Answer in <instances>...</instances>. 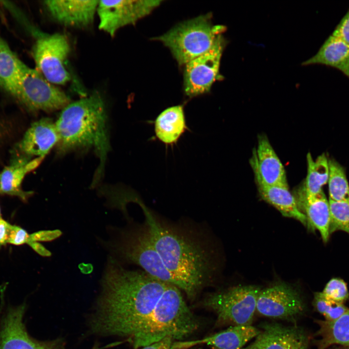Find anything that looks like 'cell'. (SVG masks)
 Returning a JSON list of instances; mask_svg holds the SVG:
<instances>
[{
  "mask_svg": "<svg viewBox=\"0 0 349 349\" xmlns=\"http://www.w3.org/2000/svg\"><path fill=\"white\" fill-rule=\"evenodd\" d=\"M101 286L90 321L93 333L126 337L138 349L168 336L182 341L200 326L177 287L142 270L126 269L112 257Z\"/></svg>",
  "mask_w": 349,
  "mask_h": 349,
  "instance_id": "cell-1",
  "label": "cell"
},
{
  "mask_svg": "<svg viewBox=\"0 0 349 349\" xmlns=\"http://www.w3.org/2000/svg\"><path fill=\"white\" fill-rule=\"evenodd\" d=\"M140 204L155 247L176 287L194 300L211 283L215 268L206 232L192 225L164 221L143 202Z\"/></svg>",
  "mask_w": 349,
  "mask_h": 349,
  "instance_id": "cell-2",
  "label": "cell"
},
{
  "mask_svg": "<svg viewBox=\"0 0 349 349\" xmlns=\"http://www.w3.org/2000/svg\"><path fill=\"white\" fill-rule=\"evenodd\" d=\"M104 101L98 93L69 103L55 123L60 153L93 147L100 159L93 185L102 175L110 146Z\"/></svg>",
  "mask_w": 349,
  "mask_h": 349,
  "instance_id": "cell-3",
  "label": "cell"
},
{
  "mask_svg": "<svg viewBox=\"0 0 349 349\" xmlns=\"http://www.w3.org/2000/svg\"><path fill=\"white\" fill-rule=\"evenodd\" d=\"M107 245L122 261L139 266L150 276L176 286L155 247L145 221L119 230L116 238Z\"/></svg>",
  "mask_w": 349,
  "mask_h": 349,
  "instance_id": "cell-4",
  "label": "cell"
},
{
  "mask_svg": "<svg viewBox=\"0 0 349 349\" xmlns=\"http://www.w3.org/2000/svg\"><path fill=\"white\" fill-rule=\"evenodd\" d=\"M225 30L224 26L212 23L208 14L180 23L155 39L170 49L180 65H185L209 50Z\"/></svg>",
  "mask_w": 349,
  "mask_h": 349,
  "instance_id": "cell-5",
  "label": "cell"
},
{
  "mask_svg": "<svg viewBox=\"0 0 349 349\" xmlns=\"http://www.w3.org/2000/svg\"><path fill=\"white\" fill-rule=\"evenodd\" d=\"M260 290L254 286H234L209 293L202 304L215 313L217 325H251Z\"/></svg>",
  "mask_w": 349,
  "mask_h": 349,
  "instance_id": "cell-6",
  "label": "cell"
},
{
  "mask_svg": "<svg viewBox=\"0 0 349 349\" xmlns=\"http://www.w3.org/2000/svg\"><path fill=\"white\" fill-rule=\"evenodd\" d=\"M28 109L50 112L63 109L70 99L36 69L24 64L13 95Z\"/></svg>",
  "mask_w": 349,
  "mask_h": 349,
  "instance_id": "cell-7",
  "label": "cell"
},
{
  "mask_svg": "<svg viewBox=\"0 0 349 349\" xmlns=\"http://www.w3.org/2000/svg\"><path fill=\"white\" fill-rule=\"evenodd\" d=\"M69 42L63 34L42 35L36 40L32 54L36 70L49 83L64 85L71 79L67 68Z\"/></svg>",
  "mask_w": 349,
  "mask_h": 349,
  "instance_id": "cell-8",
  "label": "cell"
},
{
  "mask_svg": "<svg viewBox=\"0 0 349 349\" xmlns=\"http://www.w3.org/2000/svg\"><path fill=\"white\" fill-rule=\"evenodd\" d=\"M226 44L221 35L209 50L185 65L184 87L187 96L192 97L208 93L215 81L223 79L220 66Z\"/></svg>",
  "mask_w": 349,
  "mask_h": 349,
  "instance_id": "cell-9",
  "label": "cell"
},
{
  "mask_svg": "<svg viewBox=\"0 0 349 349\" xmlns=\"http://www.w3.org/2000/svg\"><path fill=\"white\" fill-rule=\"evenodd\" d=\"M306 310L300 293L283 283L261 290L257 300L256 311L270 318L295 323Z\"/></svg>",
  "mask_w": 349,
  "mask_h": 349,
  "instance_id": "cell-10",
  "label": "cell"
},
{
  "mask_svg": "<svg viewBox=\"0 0 349 349\" xmlns=\"http://www.w3.org/2000/svg\"><path fill=\"white\" fill-rule=\"evenodd\" d=\"M160 0H99V28L113 36L121 28L135 24L158 7Z\"/></svg>",
  "mask_w": 349,
  "mask_h": 349,
  "instance_id": "cell-11",
  "label": "cell"
},
{
  "mask_svg": "<svg viewBox=\"0 0 349 349\" xmlns=\"http://www.w3.org/2000/svg\"><path fill=\"white\" fill-rule=\"evenodd\" d=\"M25 308L24 304L11 307L2 318L0 349H61V339L39 341L30 335L23 322Z\"/></svg>",
  "mask_w": 349,
  "mask_h": 349,
  "instance_id": "cell-12",
  "label": "cell"
},
{
  "mask_svg": "<svg viewBox=\"0 0 349 349\" xmlns=\"http://www.w3.org/2000/svg\"><path fill=\"white\" fill-rule=\"evenodd\" d=\"M260 333L241 349H308L310 338L301 327L278 322H264Z\"/></svg>",
  "mask_w": 349,
  "mask_h": 349,
  "instance_id": "cell-13",
  "label": "cell"
},
{
  "mask_svg": "<svg viewBox=\"0 0 349 349\" xmlns=\"http://www.w3.org/2000/svg\"><path fill=\"white\" fill-rule=\"evenodd\" d=\"M251 164L256 183L288 186L284 167L266 136L258 137Z\"/></svg>",
  "mask_w": 349,
  "mask_h": 349,
  "instance_id": "cell-14",
  "label": "cell"
},
{
  "mask_svg": "<svg viewBox=\"0 0 349 349\" xmlns=\"http://www.w3.org/2000/svg\"><path fill=\"white\" fill-rule=\"evenodd\" d=\"M59 136L55 123L44 118L32 123L16 145V156L44 158L58 143Z\"/></svg>",
  "mask_w": 349,
  "mask_h": 349,
  "instance_id": "cell-15",
  "label": "cell"
},
{
  "mask_svg": "<svg viewBox=\"0 0 349 349\" xmlns=\"http://www.w3.org/2000/svg\"><path fill=\"white\" fill-rule=\"evenodd\" d=\"M99 0H50L44 1L52 17L59 23L84 27L92 23Z\"/></svg>",
  "mask_w": 349,
  "mask_h": 349,
  "instance_id": "cell-16",
  "label": "cell"
},
{
  "mask_svg": "<svg viewBox=\"0 0 349 349\" xmlns=\"http://www.w3.org/2000/svg\"><path fill=\"white\" fill-rule=\"evenodd\" d=\"M260 332V329L251 325L230 326L224 330L202 339L174 342L172 349H188L203 344L214 349H241Z\"/></svg>",
  "mask_w": 349,
  "mask_h": 349,
  "instance_id": "cell-17",
  "label": "cell"
},
{
  "mask_svg": "<svg viewBox=\"0 0 349 349\" xmlns=\"http://www.w3.org/2000/svg\"><path fill=\"white\" fill-rule=\"evenodd\" d=\"M43 158L31 160L25 157L14 156L10 164L0 172V194L16 196L26 202L32 192L22 190V181L26 174L36 168Z\"/></svg>",
  "mask_w": 349,
  "mask_h": 349,
  "instance_id": "cell-18",
  "label": "cell"
},
{
  "mask_svg": "<svg viewBox=\"0 0 349 349\" xmlns=\"http://www.w3.org/2000/svg\"><path fill=\"white\" fill-rule=\"evenodd\" d=\"M316 64L335 68L349 79V44L331 34L317 53L302 63L303 66Z\"/></svg>",
  "mask_w": 349,
  "mask_h": 349,
  "instance_id": "cell-19",
  "label": "cell"
},
{
  "mask_svg": "<svg viewBox=\"0 0 349 349\" xmlns=\"http://www.w3.org/2000/svg\"><path fill=\"white\" fill-rule=\"evenodd\" d=\"M297 204L302 208L310 229H317L322 240L327 242L330 234V211L329 201L323 191L314 196H308L301 191Z\"/></svg>",
  "mask_w": 349,
  "mask_h": 349,
  "instance_id": "cell-20",
  "label": "cell"
},
{
  "mask_svg": "<svg viewBox=\"0 0 349 349\" xmlns=\"http://www.w3.org/2000/svg\"><path fill=\"white\" fill-rule=\"evenodd\" d=\"M156 136L166 145H173L189 128L183 105L169 107L162 111L154 122Z\"/></svg>",
  "mask_w": 349,
  "mask_h": 349,
  "instance_id": "cell-21",
  "label": "cell"
},
{
  "mask_svg": "<svg viewBox=\"0 0 349 349\" xmlns=\"http://www.w3.org/2000/svg\"><path fill=\"white\" fill-rule=\"evenodd\" d=\"M261 198L274 206L283 216L293 218L307 225L305 214L300 210L297 200L289 191L288 186L267 185L257 183Z\"/></svg>",
  "mask_w": 349,
  "mask_h": 349,
  "instance_id": "cell-22",
  "label": "cell"
},
{
  "mask_svg": "<svg viewBox=\"0 0 349 349\" xmlns=\"http://www.w3.org/2000/svg\"><path fill=\"white\" fill-rule=\"evenodd\" d=\"M318 329L315 335L317 349H326L332 345L349 347V309L338 318L333 320H317Z\"/></svg>",
  "mask_w": 349,
  "mask_h": 349,
  "instance_id": "cell-23",
  "label": "cell"
},
{
  "mask_svg": "<svg viewBox=\"0 0 349 349\" xmlns=\"http://www.w3.org/2000/svg\"><path fill=\"white\" fill-rule=\"evenodd\" d=\"M24 64L0 36V86L12 95Z\"/></svg>",
  "mask_w": 349,
  "mask_h": 349,
  "instance_id": "cell-24",
  "label": "cell"
},
{
  "mask_svg": "<svg viewBox=\"0 0 349 349\" xmlns=\"http://www.w3.org/2000/svg\"><path fill=\"white\" fill-rule=\"evenodd\" d=\"M307 172L305 181L301 191L308 196H314L322 192L329 177V162L324 154L314 160L310 153L307 155Z\"/></svg>",
  "mask_w": 349,
  "mask_h": 349,
  "instance_id": "cell-25",
  "label": "cell"
},
{
  "mask_svg": "<svg viewBox=\"0 0 349 349\" xmlns=\"http://www.w3.org/2000/svg\"><path fill=\"white\" fill-rule=\"evenodd\" d=\"M329 199L334 201L349 200V185L343 168L333 159H328Z\"/></svg>",
  "mask_w": 349,
  "mask_h": 349,
  "instance_id": "cell-26",
  "label": "cell"
},
{
  "mask_svg": "<svg viewBox=\"0 0 349 349\" xmlns=\"http://www.w3.org/2000/svg\"><path fill=\"white\" fill-rule=\"evenodd\" d=\"M330 211V234L342 230L349 234V200H329Z\"/></svg>",
  "mask_w": 349,
  "mask_h": 349,
  "instance_id": "cell-27",
  "label": "cell"
},
{
  "mask_svg": "<svg viewBox=\"0 0 349 349\" xmlns=\"http://www.w3.org/2000/svg\"><path fill=\"white\" fill-rule=\"evenodd\" d=\"M313 305L315 309L323 316L325 320L328 321L338 318L349 309L344 303L326 299L321 292L315 293Z\"/></svg>",
  "mask_w": 349,
  "mask_h": 349,
  "instance_id": "cell-28",
  "label": "cell"
},
{
  "mask_svg": "<svg viewBox=\"0 0 349 349\" xmlns=\"http://www.w3.org/2000/svg\"><path fill=\"white\" fill-rule=\"evenodd\" d=\"M321 294L327 300L343 303L349 297L346 283L337 278H333L329 281Z\"/></svg>",
  "mask_w": 349,
  "mask_h": 349,
  "instance_id": "cell-29",
  "label": "cell"
},
{
  "mask_svg": "<svg viewBox=\"0 0 349 349\" xmlns=\"http://www.w3.org/2000/svg\"><path fill=\"white\" fill-rule=\"evenodd\" d=\"M30 235L23 228L12 225L8 240V244L20 245L28 244Z\"/></svg>",
  "mask_w": 349,
  "mask_h": 349,
  "instance_id": "cell-30",
  "label": "cell"
},
{
  "mask_svg": "<svg viewBox=\"0 0 349 349\" xmlns=\"http://www.w3.org/2000/svg\"><path fill=\"white\" fill-rule=\"evenodd\" d=\"M331 34L341 39L349 44V9Z\"/></svg>",
  "mask_w": 349,
  "mask_h": 349,
  "instance_id": "cell-31",
  "label": "cell"
},
{
  "mask_svg": "<svg viewBox=\"0 0 349 349\" xmlns=\"http://www.w3.org/2000/svg\"><path fill=\"white\" fill-rule=\"evenodd\" d=\"M59 234L60 232H59L58 231H57L56 232L42 231L35 232L30 235L29 241L28 244L31 242L50 240V239H53L56 237H57Z\"/></svg>",
  "mask_w": 349,
  "mask_h": 349,
  "instance_id": "cell-32",
  "label": "cell"
},
{
  "mask_svg": "<svg viewBox=\"0 0 349 349\" xmlns=\"http://www.w3.org/2000/svg\"><path fill=\"white\" fill-rule=\"evenodd\" d=\"M174 341L172 337L168 336L138 349H172Z\"/></svg>",
  "mask_w": 349,
  "mask_h": 349,
  "instance_id": "cell-33",
  "label": "cell"
},
{
  "mask_svg": "<svg viewBox=\"0 0 349 349\" xmlns=\"http://www.w3.org/2000/svg\"><path fill=\"white\" fill-rule=\"evenodd\" d=\"M12 224L0 218V246L8 244V240Z\"/></svg>",
  "mask_w": 349,
  "mask_h": 349,
  "instance_id": "cell-34",
  "label": "cell"
},
{
  "mask_svg": "<svg viewBox=\"0 0 349 349\" xmlns=\"http://www.w3.org/2000/svg\"><path fill=\"white\" fill-rule=\"evenodd\" d=\"M28 245L36 252L41 255L47 256L50 255V253L37 242H30Z\"/></svg>",
  "mask_w": 349,
  "mask_h": 349,
  "instance_id": "cell-35",
  "label": "cell"
},
{
  "mask_svg": "<svg viewBox=\"0 0 349 349\" xmlns=\"http://www.w3.org/2000/svg\"><path fill=\"white\" fill-rule=\"evenodd\" d=\"M123 343V342H116L109 344L105 346H104L102 347H99V345L96 344V345H95V346H94V347L91 349H104L109 348H111V347H113L119 345ZM61 349H65V348H64L63 346L62 347Z\"/></svg>",
  "mask_w": 349,
  "mask_h": 349,
  "instance_id": "cell-36",
  "label": "cell"
},
{
  "mask_svg": "<svg viewBox=\"0 0 349 349\" xmlns=\"http://www.w3.org/2000/svg\"><path fill=\"white\" fill-rule=\"evenodd\" d=\"M3 134V128L2 126L0 123V140H1Z\"/></svg>",
  "mask_w": 349,
  "mask_h": 349,
  "instance_id": "cell-37",
  "label": "cell"
},
{
  "mask_svg": "<svg viewBox=\"0 0 349 349\" xmlns=\"http://www.w3.org/2000/svg\"><path fill=\"white\" fill-rule=\"evenodd\" d=\"M349 349V347L344 346V347L339 348H337V349Z\"/></svg>",
  "mask_w": 349,
  "mask_h": 349,
  "instance_id": "cell-38",
  "label": "cell"
},
{
  "mask_svg": "<svg viewBox=\"0 0 349 349\" xmlns=\"http://www.w3.org/2000/svg\"><path fill=\"white\" fill-rule=\"evenodd\" d=\"M0 218H1V211H0Z\"/></svg>",
  "mask_w": 349,
  "mask_h": 349,
  "instance_id": "cell-39",
  "label": "cell"
},
{
  "mask_svg": "<svg viewBox=\"0 0 349 349\" xmlns=\"http://www.w3.org/2000/svg\"></svg>",
  "mask_w": 349,
  "mask_h": 349,
  "instance_id": "cell-40",
  "label": "cell"
}]
</instances>
